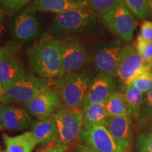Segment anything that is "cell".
Returning a JSON list of instances; mask_svg holds the SVG:
<instances>
[{
	"instance_id": "1f68e13d",
	"label": "cell",
	"mask_w": 152,
	"mask_h": 152,
	"mask_svg": "<svg viewBox=\"0 0 152 152\" xmlns=\"http://www.w3.org/2000/svg\"><path fill=\"white\" fill-rule=\"evenodd\" d=\"M4 105L0 104V130L3 129V124H2V117H3V112L4 109Z\"/></svg>"
},
{
	"instance_id": "9c48e42d",
	"label": "cell",
	"mask_w": 152,
	"mask_h": 152,
	"mask_svg": "<svg viewBox=\"0 0 152 152\" xmlns=\"http://www.w3.org/2000/svg\"><path fill=\"white\" fill-rule=\"evenodd\" d=\"M123 46L119 39H114L109 43L101 45L94 54L93 62L99 73L113 77L116 76L120 54Z\"/></svg>"
},
{
	"instance_id": "ac0fdd59",
	"label": "cell",
	"mask_w": 152,
	"mask_h": 152,
	"mask_svg": "<svg viewBox=\"0 0 152 152\" xmlns=\"http://www.w3.org/2000/svg\"><path fill=\"white\" fill-rule=\"evenodd\" d=\"M5 152H32L36 143L32 132H26L19 135L11 137L3 135Z\"/></svg>"
},
{
	"instance_id": "ba28073f",
	"label": "cell",
	"mask_w": 152,
	"mask_h": 152,
	"mask_svg": "<svg viewBox=\"0 0 152 152\" xmlns=\"http://www.w3.org/2000/svg\"><path fill=\"white\" fill-rule=\"evenodd\" d=\"M80 140L97 152H120L109 130L103 125H84Z\"/></svg>"
},
{
	"instance_id": "8fae6325",
	"label": "cell",
	"mask_w": 152,
	"mask_h": 152,
	"mask_svg": "<svg viewBox=\"0 0 152 152\" xmlns=\"http://www.w3.org/2000/svg\"><path fill=\"white\" fill-rule=\"evenodd\" d=\"M11 28L14 37L22 43L35 40L41 33L39 20L30 9L21 11L14 17Z\"/></svg>"
},
{
	"instance_id": "83f0119b",
	"label": "cell",
	"mask_w": 152,
	"mask_h": 152,
	"mask_svg": "<svg viewBox=\"0 0 152 152\" xmlns=\"http://www.w3.org/2000/svg\"><path fill=\"white\" fill-rule=\"evenodd\" d=\"M30 0H0V3L8 14L18 12L29 2Z\"/></svg>"
},
{
	"instance_id": "44dd1931",
	"label": "cell",
	"mask_w": 152,
	"mask_h": 152,
	"mask_svg": "<svg viewBox=\"0 0 152 152\" xmlns=\"http://www.w3.org/2000/svg\"><path fill=\"white\" fill-rule=\"evenodd\" d=\"M124 95L131 118L139 119L141 115L144 94L130 83L124 87Z\"/></svg>"
},
{
	"instance_id": "5bb4252c",
	"label": "cell",
	"mask_w": 152,
	"mask_h": 152,
	"mask_svg": "<svg viewBox=\"0 0 152 152\" xmlns=\"http://www.w3.org/2000/svg\"><path fill=\"white\" fill-rule=\"evenodd\" d=\"M106 128L115 142L120 152L129 151L132 140V120L130 115L109 117Z\"/></svg>"
},
{
	"instance_id": "484cf974",
	"label": "cell",
	"mask_w": 152,
	"mask_h": 152,
	"mask_svg": "<svg viewBox=\"0 0 152 152\" xmlns=\"http://www.w3.org/2000/svg\"><path fill=\"white\" fill-rule=\"evenodd\" d=\"M136 49L144 62L152 65V42L144 40L138 36L137 39Z\"/></svg>"
},
{
	"instance_id": "5b68a950",
	"label": "cell",
	"mask_w": 152,
	"mask_h": 152,
	"mask_svg": "<svg viewBox=\"0 0 152 152\" xmlns=\"http://www.w3.org/2000/svg\"><path fill=\"white\" fill-rule=\"evenodd\" d=\"M52 83V80L45 79L32 73H26L20 78L3 87V97L26 104L38 94L50 88Z\"/></svg>"
},
{
	"instance_id": "d6a6232c",
	"label": "cell",
	"mask_w": 152,
	"mask_h": 152,
	"mask_svg": "<svg viewBox=\"0 0 152 152\" xmlns=\"http://www.w3.org/2000/svg\"><path fill=\"white\" fill-rule=\"evenodd\" d=\"M70 1L77 4H85L87 6V0H70Z\"/></svg>"
},
{
	"instance_id": "3957f363",
	"label": "cell",
	"mask_w": 152,
	"mask_h": 152,
	"mask_svg": "<svg viewBox=\"0 0 152 152\" xmlns=\"http://www.w3.org/2000/svg\"><path fill=\"white\" fill-rule=\"evenodd\" d=\"M91 83L90 76L83 72L67 74L55 80L54 90L64 106L82 108Z\"/></svg>"
},
{
	"instance_id": "836d02e7",
	"label": "cell",
	"mask_w": 152,
	"mask_h": 152,
	"mask_svg": "<svg viewBox=\"0 0 152 152\" xmlns=\"http://www.w3.org/2000/svg\"><path fill=\"white\" fill-rule=\"evenodd\" d=\"M3 20V13L1 9L0 8V33H1V24H2Z\"/></svg>"
},
{
	"instance_id": "4fadbf2b",
	"label": "cell",
	"mask_w": 152,
	"mask_h": 152,
	"mask_svg": "<svg viewBox=\"0 0 152 152\" xmlns=\"http://www.w3.org/2000/svg\"><path fill=\"white\" fill-rule=\"evenodd\" d=\"M60 104V98L56 92L47 89L25 104V108L30 114L43 121L52 116Z\"/></svg>"
},
{
	"instance_id": "74e56055",
	"label": "cell",
	"mask_w": 152,
	"mask_h": 152,
	"mask_svg": "<svg viewBox=\"0 0 152 152\" xmlns=\"http://www.w3.org/2000/svg\"><path fill=\"white\" fill-rule=\"evenodd\" d=\"M127 152H130V151H127Z\"/></svg>"
},
{
	"instance_id": "4316f807",
	"label": "cell",
	"mask_w": 152,
	"mask_h": 152,
	"mask_svg": "<svg viewBox=\"0 0 152 152\" xmlns=\"http://www.w3.org/2000/svg\"><path fill=\"white\" fill-rule=\"evenodd\" d=\"M137 152H152V132H143L137 142Z\"/></svg>"
},
{
	"instance_id": "ffe728a7",
	"label": "cell",
	"mask_w": 152,
	"mask_h": 152,
	"mask_svg": "<svg viewBox=\"0 0 152 152\" xmlns=\"http://www.w3.org/2000/svg\"><path fill=\"white\" fill-rule=\"evenodd\" d=\"M84 125H103L109 118L105 104H87L82 106Z\"/></svg>"
},
{
	"instance_id": "8992f818",
	"label": "cell",
	"mask_w": 152,
	"mask_h": 152,
	"mask_svg": "<svg viewBox=\"0 0 152 152\" xmlns=\"http://www.w3.org/2000/svg\"><path fill=\"white\" fill-rule=\"evenodd\" d=\"M62 68L64 75L82 72L89 57L84 43L76 37L60 40Z\"/></svg>"
},
{
	"instance_id": "cb8c5ba5",
	"label": "cell",
	"mask_w": 152,
	"mask_h": 152,
	"mask_svg": "<svg viewBox=\"0 0 152 152\" xmlns=\"http://www.w3.org/2000/svg\"><path fill=\"white\" fill-rule=\"evenodd\" d=\"M122 0H87L89 10L99 15L107 14L121 4Z\"/></svg>"
},
{
	"instance_id": "f1b7e54d",
	"label": "cell",
	"mask_w": 152,
	"mask_h": 152,
	"mask_svg": "<svg viewBox=\"0 0 152 152\" xmlns=\"http://www.w3.org/2000/svg\"><path fill=\"white\" fill-rule=\"evenodd\" d=\"M140 116L143 118L152 116V89L144 96Z\"/></svg>"
},
{
	"instance_id": "d590c367",
	"label": "cell",
	"mask_w": 152,
	"mask_h": 152,
	"mask_svg": "<svg viewBox=\"0 0 152 152\" xmlns=\"http://www.w3.org/2000/svg\"><path fill=\"white\" fill-rule=\"evenodd\" d=\"M39 152H55L53 151V150H52L50 149V148H46V149H42L41 151H39Z\"/></svg>"
},
{
	"instance_id": "9a60e30c",
	"label": "cell",
	"mask_w": 152,
	"mask_h": 152,
	"mask_svg": "<svg viewBox=\"0 0 152 152\" xmlns=\"http://www.w3.org/2000/svg\"><path fill=\"white\" fill-rule=\"evenodd\" d=\"M114 77L106 74L99 73L92 80L83 106L87 104H105L117 91Z\"/></svg>"
},
{
	"instance_id": "277c9868",
	"label": "cell",
	"mask_w": 152,
	"mask_h": 152,
	"mask_svg": "<svg viewBox=\"0 0 152 152\" xmlns=\"http://www.w3.org/2000/svg\"><path fill=\"white\" fill-rule=\"evenodd\" d=\"M52 116L57 128L55 143L66 147L77 143L84 126L81 108L59 106Z\"/></svg>"
},
{
	"instance_id": "8d00e7d4",
	"label": "cell",
	"mask_w": 152,
	"mask_h": 152,
	"mask_svg": "<svg viewBox=\"0 0 152 152\" xmlns=\"http://www.w3.org/2000/svg\"><path fill=\"white\" fill-rule=\"evenodd\" d=\"M0 152H5V151H2V150L0 149Z\"/></svg>"
},
{
	"instance_id": "603a6c76",
	"label": "cell",
	"mask_w": 152,
	"mask_h": 152,
	"mask_svg": "<svg viewBox=\"0 0 152 152\" xmlns=\"http://www.w3.org/2000/svg\"><path fill=\"white\" fill-rule=\"evenodd\" d=\"M131 83L146 94L152 89V65L144 63L141 69L135 74Z\"/></svg>"
},
{
	"instance_id": "d6986e66",
	"label": "cell",
	"mask_w": 152,
	"mask_h": 152,
	"mask_svg": "<svg viewBox=\"0 0 152 152\" xmlns=\"http://www.w3.org/2000/svg\"><path fill=\"white\" fill-rule=\"evenodd\" d=\"M32 133L37 144H46L54 141L57 135V128L52 116L40 121L33 125Z\"/></svg>"
},
{
	"instance_id": "e0dca14e",
	"label": "cell",
	"mask_w": 152,
	"mask_h": 152,
	"mask_svg": "<svg viewBox=\"0 0 152 152\" xmlns=\"http://www.w3.org/2000/svg\"><path fill=\"white\" fill-rule=\"evenodd\" d=\"M86 5L77 4L70 0H35L30 7L33 12H52L61 14L66 11L85 7Z\"/></svg>"
},
{
	"instance_id": "7402d4cb",
	"label": "cell",
	"mask_w": 152,
	"mask_h": 152,
	"mask_svg": "<svg viewBox=\"0 0 152 152\" xmlns=\"http://www.w3.org/2000/svg\"><path fill=\"white\" fill-rule=\"evenodd\" d=\"M105 105L109 117L129 115L124 93L115 92L106 101Z\"/></svg>"
},
{
	"instance_id": "30bf717a",
	"label": "cell",
	"mask_w": 152,
	"mask_h": 152,
	"mask_svg": "<svg viewBox=\"0 0 152 152\" xmlns=\"http://www.w3.org/2000/svg\"><path fill=\"white\" fill-rule=\"evenodd\" d=\"M144 61L131 45L123 46L120 54L116 77L123 87L130 84L135 74L144 66Z\"/></svg>"
},
{
	"instance_id": "7c38bea8",
	"label": "cell",
	"mask_w": 152,
	"mask_h": 152,
	"mask_svg": "<svg viewBox=\"0 0 152 152\" xmlns=\"http://www.w3.org/2000/svg\"><path fill=\"white\" fill-rule=\"evenodd\" d=\"M23 64L10 47L0 49V83L3 87L26 75Z\"/></svg>"
},
{
	"instance_id": "e575fe53",
	"label": "cell",
	"mask_w": 152,
	"mask_h": 152,
	"mask_svg": "<svg viewBox=\"0 0 152 152\" xmlns=\"http://www.w3.org/2000/svg\"><path fill=\"white\" fill-rule=\"evenodd\" d=\"M148 7H149L150 14H152V0H147Z\"/></svg>"
},
{
	"instance_id": "7a4b0ae2",
	"label": "cell",
	"mask_w": 152,
	"mask_h": 152,
	"mask_svg": "<svg viewBox=\"0 0 152 152\" xmlns=\"http://www.w3.org/2000/svg\"><path fill=\"white\" fill-rule=\"evenodd\" d=\"M96 25V18L85 7L58 14L55 18L51 35L58 40L75 37L92 30Z\"/></svg>"
},
{
	"instance_id": "4dcf8cb0",
	"label": "cell",
	"mask_w": 152,
	"mask_h": 152,
	"mask_svg": "<svg viewBox=\"0 0 152 152\" xmlns=\"http://www.w3.org/2000/svg\"><path fill=\"white\" fill-rule=\"evenodd\" d=\"M67 152H97L94 151V149H91L90 147L85 146L84 144H78L77 145V147H74L73 149H72Z\"/></svg>"
},
{
	"instance_id": "f35d334b",
	"label": "cell",
	"mask_w": 152,
	"mask_h": 152,
	"mask_svg": "<svg viewBox=\"0 0 152 152\" xmlns=\"http://www.w3.org/2000/svg\"><path fill=\"white\" fill-rule=\"evenodd\" d=\"M0 85H1V83H0Z\"/></svg>"
},
{
	"instance_id": "6da1fadb",
	"label": "cell",
	"mask_w": 152,
	"mask_h": 152,
	"mask_svg": "<svg viewBox=\"0 0 152 152\" xmlns=\"http://www.w3.org/2000/svg\"><path fill=\"white\" fill-rule=\"evenodd\" d=\"M29 64L38 76L45 79H57L64 75L62 68L60 40L45 33L28 50Z\"/></svg>"
},
{
	"instance_id": "f546056e",
	"label": "cell",
	"mask_w": 152,
	"mask_h": 152,
	"mask_svg": "<svg viewBox=\"0 0 152 152\" xmlns=\"http://www.w3.org/2000/svg\"><path fill=\"white\" fill-rule=\"evenodd\" d=\"M139 36L144 40L152 42V21L144 20L142 23Z\"/></svg>"
},
{
	"instance_id": "2e32d148",
	"label": "cell",
	"mask_w": 152,
	"mask_h": 152,
	"mask_svg": "<svg viewBox=\"0 0 152 152\" xmlns=\"http://www.w3.org/2000/svg\"><path fill=\"white\" fill-rule=\"evenodd\" d=\"M30 113L23 108L16 106H5L4 109L2 124L8 130L20 131L28 128L31 124Z\"/></svg>"
},
{
	"instance_id": "52a82bcc",
	"label": "cell",
	"mask_w": 152,
	"mask_h": 152,
	"mask_svg": "<svg viewBox=\"0 0 152 152\" xmlns=\"http://www.w3.org/2000/svg\"><path fill=\"white\" fill-rule=\"evenodd\" d=\"M108 28L125 42L132 39L137 23L134 15L122 1L113 10L102 16Z\"/></svg>"
},
{
	"instance_id": "d4e9b609",
	"label": "cell",
	"mask_w": 152,
	"mask_h": 152,
	"mask_svg": "<svg viewBox=\"0 0 152 152\" xmlns=\"http://www.w3.org/2000/svg\"><path fill=\"white\" fill-rule=\"evenodd\" d=\"M123 1L137 18L144 19L149 16L150 11L147 0H123Z\"/></svg>"
}]
</instances>
